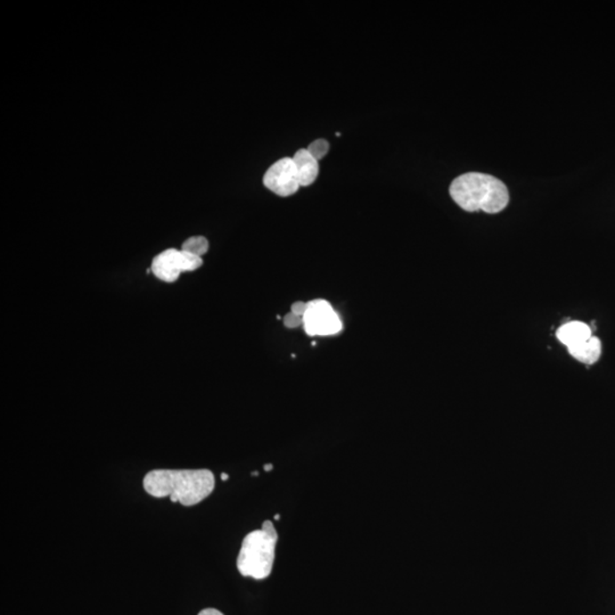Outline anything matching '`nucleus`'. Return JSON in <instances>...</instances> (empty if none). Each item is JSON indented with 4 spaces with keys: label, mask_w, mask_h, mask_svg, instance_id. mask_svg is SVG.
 Here are the masks:
<instances>
[{
    "label": "nucleus",
    "mask_w": 615,
    "mask_h": 615,
    "mask_svg": "<svg viewBox=\"0 0 615 615\" xmlns=\"http://www.w3.org/2000/svg\"><path fill=\"white\" fill-rule=\"evenodd\" d=\"M308 311V303L306 302H295L293 303L292 307H291V313H293L297 315H300V317L305 318V315Z\"/></svg>",
    "instance_id": "obj_13"
},
{
    "label": "nucleus",
    "mask_w": 615,
    "mask_h": 615,
    "mask_svg": "<svg viewBox=\"0 0 615 615\" xmlns=\"http://www.w3.org/2000/svg\"><path fill=\"white\" fill-rule=\"evenodd\" d=\"M143 486L155 498L194 506L213 494L215 481L209 470H154L145 475Z\"/></svg>",
    "instance_id": "obj_1"
},
{
    "label": "nucleus",
    "mask_w": 615,
    "mask_h": 615,
    "mask_svg": "<svg viewBox=\"0 0 615 615\" xmlns=\"http://www.w3.org/2000/svg\"><path fill=\"white\" fill-rule=\"evenodd\" d=\"M229 479H230L229 474H226V473L222 474V481H227V480H229Z\"/></svg>",
    "instance_id": "obj_15"
},
{
    "label": "nucleus",
    "mask_w": 615,
    "mask_h": 615,
    "mask_svg": "<svg viewBox=\"0 0 615 615\" xmlns=\"http://www.w3.org/2000/svg\"><path fill=\"white\" fill-rule=\"evenodd\" d=\"M275 518H276V520H279V518H281V515L277 514L276 517H275Z\"/></svg>",
    "instance_id": "obj_17"
},
{
    "label": "nucleus",
    "mask_w": 615,
    "mask_h": 615,
    "mask_svg": "<svg viewBox=\"0 0 615 615\" xmlns=\"http://www.w3.org/2000/svg\"><path fill=\"white\" fill-rule=\"evenodd\" d=\"M449 193L455 203L467 213L481 210L486 214H499L510 203L505 183L494 175L482 173H467L455 178Z\"/></svg>",
    "instance_id": "obj_2"
},
{
    "label": "nucleus",
    "mask_w": 615,
    "mask_h": 615,
    "mask_svg": "<svg viewBox=\"0 0 615 615\" xmlns=\"http://www.w3.org/2000/svg\"><path fill=\"white\" fill-rule=\"evenodd\" d=\"M278 534L274 523L263 522L261 530L247 534L237 557V569L243 577L255 580L269 578L275 561Z\"/></svg>",
    "instance_id": "obj_3"
},
{
    "label": "nucleus",
    "mask_w": 615,
    "mask_h": 615,
    "mask_svg": "<svg viewBox=\"0 0 615 615\" xmlns=\"http://www.w3.org/2000/svg\"><path fill=\"white\" fill-rule=\"evenodd\" d=\"M182 250L202 258L209 251V241L205 237H190L183 242Z\"/></svg>",
    "instance_id": "obj_10"
},
{
    "label": "nucleus",
    "mask_w": 615,
    "mask_h": 615,
    "mask_svg": "<svg viewBox=\"0 0 615 615\" xmlns=\"http://www.w3.org/2000/svg\"><path fill=\"white\" fill-rule=\"evenodd\" d=\"M303 323H305V318L291 313V311L284 317V325L287 329H297L299 326H303Z\"/></svg>",
    "instance_id": "obj_12"
},
{
    "label": "nucleus",
    "mask_w": 615,
    "mask_h": 615,
    "mask_svg": "<svg viewBox=\"0 0 615 615\" xmlns=\"http://www.w3.org/2000/svg\"><path fill=\"white\" fill-rule=\"evenodd\" d=\"M295 173L301 187L313 185L319 174V163L307 149L299 150L292 158Z\"/></svg>",
    "instance_id": "obj_7"
},
{
    "label": "nucleus",
    "mask_w": 615,
    "mask_h": 615,
    "mask_svg": "<svg viewBox=\"0 0 615 615\" xmlns=\"http://www.w3.org/2000/svg\"><path fill=\"white\" fill-rule=\"evenodd\" d=\"M198 615H223L221 611L215 609L202 610Z\"/></svg>",
    "instance_id": "obj_14"
},
{
    "label": "nucleus",
    "mask_w": 615,
    "mask_h": 615,
    "mask_svg": "<svg viewBox=\"0 0 615 615\" xmlns=\"http://www.w3.org/2000/svg\"><path fill=\"white\" fill-rule=\"evenodd\" d=\"M307 151L319 162V160L325 158L329 153L330 144L325 139H317L308 146Z\"/></svg>",
    "instance_id": "obj_11"
},
{
    "label": "nucleus",
    "mask_w": 615,
    "mask_h": 615,
    "mask_svg": "<svg viewBox=\"0 0 615 615\" xmlns=\"http://www.w3.org/2000/svg\"><path fill=\"white\" fill-rule=\"evenodd\" d=\"M203 258L186 251L167 249L153 259L151 271L154 276L165 283L177 282L183 273L201 269Z\"/></svg>",
    "instance_id": "obj_4"
},
{
    "label": "nucleus",
    "mask_w": 615,
    "mask_h": 615,
    "mask_svg": "<svg viewBox=\"0 0 615 615\" xmlns=\"http://www.w3.org/2000/svg\"><path fill=\"white\" fill-rule=\"evenodd\" d=\"M569 354L572 355L578 362L586 363V365H594L600 361L602 355V342L597 337H593L582 343V345L569 350Z\"/></svg>",
    "instance_id": "obj_9"
},
{
    "label": "nucleus",
    "mask_w": 615,
    "mask_h": 615,
    "mask_svg": "<svg viewBox=\"0 0 615 615\" xmlns=\"http://www.w3.org/2000/svg\"><path fill=\"white\" fill-rule=\"evenodd\" d=\"M593 337L592 329L582 322L566 323L557 331L558 341L568 347V350L582 345Z\"/></svg>",
    "instance_id": "obj_8"
},
{
    "label": "nucleus",
    "mask_w": 615,
    "mask_h": 615,
    "mask_svg": "<svg viewBox=\"0 0 615 615\" xmlns=\"http://www.w3.org/2000/svg\"><path fill=\"white\" fill-rule=\"evenodd\" d=\"M263 185L278 197H292L300 189L292 158L275 162L263 175Z\"/></svg>",
    "instance_id": "obj_6"
},
{
    "label": "nucleus",
    "mask_w": 615,
    "mask_h": 615,
    "mask_svg": "<svg viewBox=\"0 0 615 615\" xmlns=\"http://www.w3.org/2000/svg\"><path fill=\"white\" fill-rule=\"evenodd\" d=\"M307 334L335 335L342 331V322L335 313L333 307L325 300L308 302V311L303 323Z\"/></svg>",
    "instance_id": "obj_5"
},
{
    "label": "nucleus",
    "mask_w": 615,
    "mask_h": 615,
    "mask_svg": "<svg viewBox=\"0 0 615 615\" xmlns=\"http://www.w3.org/2000/svg\"><path fill=\"white\" fill-rule=\"evenodd\" d=\"M263 469H265V471H267V472H269V471L273 470V465L267 464V465H265V467H263Z\"/></svg>",
    "instance_id": "obj_16"
},
{
    "label": "nucleus",
    "mask_w": 615,
    "mask_h": 615,
    "mask_svg": "<svg viewBox=\"0 0 615 615\" xmlns=\"http://www.w3.org/2000/svg\"><path fill=\"white\" fill-rule=\"evenodd\" d=\"M253 477H258V472H253Z\"/></svg>",
    "instance_id": "obj_18"
}]
</instances>
